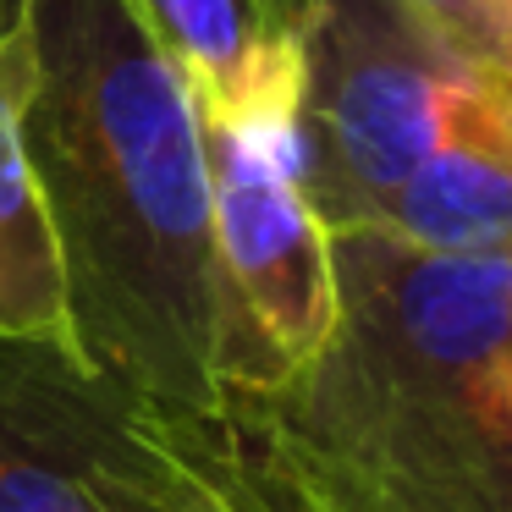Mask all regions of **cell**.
<instances>
[{
	"label": "cell",
	"instance_id": "8992f818",
	"mask_svg": "<svg viewBox=\"0 0 512 512\" xmlns=\"http://www.w3.org/2000/svg\"><path fill=\"white\" fill-rule=\"evenodd\" d=\"M149 419L226 512H435L309 446L248 397H226L215 413L149 408Z\"/></svg>",
	"mask_w": 512,
	"mask_h": 512
},
{
	"label": "cell",
	"instance_id": "6da1fadb",
	"mask_svg": "<svg viewBox=\"0 0 512 512\" xmlns=\"http://www.w3.org/2000/svg\"><path fill=\"white\" fill-rule=\"evenodd\" d=\"M23 144L67 281V347L155 413H215L221 281L204 116L133 0H17Z\"/></svg>",
	"mask_w": 512,
	"mask_h": 512
},
{
	"label": "cell",
	"instance_id": "3957f363",
	"mask_svg": "<svg viewBox=\"0 0 512 512\" xmlns=\"http://www.w3.org/2000/svg\"><path fill=\"white\" fill-rule=\"evenodd\" d=\"M479 61L402 0H320L303 45L298 177L325 226H369L435 155Z\"/></svg>",
	"mask_w": 512,
	"mask_h": 512
},
{
	"label": "cell",
	"instance_id": "52a82bcc",
	"mask_svg": "<svg viewBox=\"0 0 512 512\" xmlns=\"http://www.w3.org/2000/svg\"><path fill=\"white\" fill-rule=\"evenodd\" d=\"M369 226L419 248H512V78L479 67L435 155L380 204Z\"/></svg>",
	"mask_w": 512,
	"mask_h": 512
},
{
	"label": "cell",
	"instance_id": "7c38bea8",
	"mask_svg": "<svg viewBox=\"0 0 512 512\" xmlns=\"http://www.w3.org/2000/svg\"><path fill=\"white\" fill-rule=\"evenodd\" d=\"M457 56L512 78V0H402Z\"/></svg>",
	"mask_w": 512,
	"mask_h": 512
},
{
	"label": "cell",
	"instance_id": "ba28073f",
	"mask_svg": "<svg viewBox=\"0 0 512 512\" xmlns=\"http://www.w3.org/2000/svg\"><path fill=\"white\" fill-rule=\"evenodd\" d=\"M28 94H34V34L12 0L0 12V336L67 347L61 248L23 144Z\"/></svg>",
	"mask_w": 512,
	"mask_h": 512
},
{
	"label": "cell",
	"instance_id": "8fae6325",
	"mask_svg": "<svg viewBox=\"0 0 512 512\" xmlns=\"http://www.w3.org/2000/svg\"><path fill=\"white\" fill-rule=\"evenodd\" d=\"M391 496H402V490H391ZM408 501L435 512H512V358L490 375V386L468 408L446 490L435 501Z\"/></svg>",
	"mask_w": 512,
	"mask_h": 512
},
{
	"label": "cell",
	"instance_id": "9c48e42d",
	"mask_svg": "<svg viewBox=\"0 0 512 512\" xmlns=\"http://www.w3.org/2000/svg\"><path fill=\"white\" fill-rule=\"evenodd\" d=\"M78 380L72 347L0 336V512H100L72 457Z\"/></svg>",
	"mask_w": 512,
	"mask_h": 512
},
{
	"label": "cell",
	"instance_id": "5b68a950",
	"mask_svg": "<svg viewBox=\"0 0 512 512\" xmlns=\"http://www.w3.org/2000/svg\"><path fill=\"white\" fill-rule=\"evenodd\" d=\"M320 0H133L204 116L298 138L303 45Z\"/></svg>",
	"mask_w": 512,
	"mask_h": 512
},
{
	"label": "cell",
	"instance_id": "4fadbf2b",
	"mask_svg": "<svg viewBox=\"0 0 512 512\" xmlns=\"http://www.w3.org/2000/svg\"><path fill=\"white\" fill-rule=\"evenodd\" d=\"M6 6H12V0H0V12H6Z\"/></svg>",
	"mask_w": 512,
	"mask_h": 512
},
{
	"label": "cell",
	"instance_id": "7a4b0ae2",
	"mask_svg": "<svg viewBox=\"0 0 512 512\" xmlns=\"http://www.w3.org/2000/svg\"><path fill=\"white\" fill-rule=\"evenodd\" d=\"M336 325L309 369L248 397L375 485L435 501L474 397L512 358V248L452 254L331 226Z\"/></svg>",
	"mask_w": 512,
	"mask_h": 512
},
{
	"label": "cell",
	"instance_id": "277c9868",
	"mask_svg": "<svg viewBox=\"0 0 512 512\" xmlns=\"http://www.w3.org/2000/svg\"><path fill=\"white\" fill-rule=\"evenodd\" d=\"M204 155L221 281V391L270 397L314 364L336 325L331 226L303 193L298 138L204 116Z\"/></svg>",
	"mask_w": 512,
	"mask_h": 512
},
{
	"label": "cell",
	"instance_id": "30bf717a",
	"mask_svg": "<svg viewBox=\"0 0 512 512\" xmlns=\"http://www.w3.org/2000/svg\"><path fill=\"white\" fill-rule=\"evenodd\" d=\"M72 457L100 512H226L215 490L160 441L144 402L83 369L72 391Z\"/></svg>",
	"mask_w": 512,
	"mask_h": 512
}]
</instances>
